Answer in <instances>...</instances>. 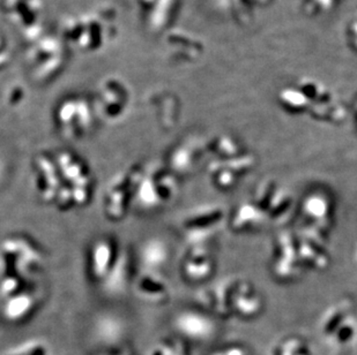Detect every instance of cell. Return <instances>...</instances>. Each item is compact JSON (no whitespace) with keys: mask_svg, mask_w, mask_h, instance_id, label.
<instances>
[{"mask_svg":"<svg viewBox=\"0 0 357 355\" xmlns=\"http://www.w3.org/2000/svg\"><path fill=\"white\" fill-rule=\"evenodd\" d=\"M115 246L110 239H101L95 242L89 254V270L95 279L102 278L112 269L115 261Z\"/></svg>","mask_w":357,"mask_h":355,"instance_id":"cell-11","label":"cell"},{"mask_svg":"<svg viewBox=\"0 0 357 355\" xmlns=\"http://www.w3.org/2000/svg\"><path fill=\"white\" fill-rule=\"evenodd\" d=\"M356 260H357V248H356Z\"/></svg>","mask_w":357,"mask_h":355,"instance_id":"cell-26","label":"cell"},{"mask_svg":"<svg viewBox=\"0 0 357 355\" xmlns=\"http://www.w3.org/2000/svg\"><path fill=\"white\" fill-rule=\"evenodd\" d=\"M12 59V49L5 37L0 36V71H3Z\"/></svg>","mask_w":357,"mask_h":355,"instance_id":"cell-23","label":"cell"},{"mask_svg":"<svg viewBox=\"0 0 357 355\" xmlns=\"http://www.w3.org/2000/svg\"><path fill=\"white\" fill-rule=\"evenodd\" d=\"M273 0H216L218 6L238 24H249Z\"/></svg>","mask_w":357,"mask_h":355,"instance_id":"cell-10","label":"cell"},{"mask_svg":"<svg viewBox=\"0 0 357 355\" xmlns=\"http://www.w3.org/2000/svg\"><path fill=\"white\" fill-rule=\"evenodd\" d=\"M24 98H26V91H24V87L21 84H14L8 89V93H7V103H8V105L17 106V105L22 103Z\"/></svg>","mask_w":357,"mask_h":355,"instance_id":"cell-22","label":"cell"},{"mask_svg":"<svg viewBox=\"0 0 357 355\" xmlns=\"http://www.w3.org/2000/svg\"><path fill=\"white\" fill-rule=\"evenodd\" d=\"M342 0H303L305 13L311 17H326L337 10Z\"/></svg>","mask_w":357,"mask_h":355,"instance_id":"cell-17","label":"cell"},{"mask_svg":"<svg viewBox=\"0 0 357 355\" xmlns=\"http://www.w3.org/2000/svg\"><path fill=\"white\" fill-rule=\"evenodd\" d=\"M167 285L165 283L159 282V279L156 278V281H153L149 276L142 277L139 281L138 288L139 292L142 293V297L149 300H165V295H162L160 292L156 291L154 288L165 287ZM167 299V298H165Z\"/></svg>","mask_w":357,"mask_h":355,"instance_id":"cell-19","label":"cell"},{"mask_svg":"<svg viewBox=\"0 0 357 355\" xmlns=\"http://www.w3.org/2000/svg\"><path fill=\"white\" fill-rule=\"evenodd\" d=\"M178 0H159L149 14L146 15L152 31H163L168 29L177 13Z\"/></svg>","mask_w":357,"mask_h":355,"instance_id":"cell-13","label":"cell"},{"mask_svg":"<svg viewBox=\"0 0 357 355\" xmlns=\"http://www.w3.org/2000/svg\"><path fill=\"white\" fill-rule=\"evenodd\" d=\"M353 112H354L355 121H356L357 126V100L355 101L354 107H353Z\"/></svg>","mask_w":357,"mask_h":355,"instance_id":"cell-25","label":"cell"},{"mask_svg":"<svg viewBox=\"0 0 357 355\" xmlns=\"http://www.w3.org/2000/svg\"><path fill=\"white\" fill-rule=\"evenodd\" d=\"M256 205L261 210L266 208L267 205L265 214H270L268 217L277 219L279 218L278 217L277 207L279 208L281 216L287 217V214L289 212L290 205H291V200L284 189L279 187L278 184H272L268 182V184L261 186L259 191H257Z\"/></svg>","mask_w":357,"mask_h":355,"instance_id":"cell-9","label":"cell"},{"mask_svg":"<svg viewBox=\"0 0 357 355\" xmlns=\"http://www.w3.org/2000/svg\"><path fill=\"white\" fill-rule=\"evenodd\" d=\"M346 40L351 51L357 54V13L348 21L347 28H346Z\"/></svg>","mask_w":357,"mask_h":355,"instance_id":"cell-21","label":"cell"},{"mask_svg":"<svg viewBox=\"0 0 357 355\" xmlns=\"http://www.w3.org/2000/svg\"><path fill=\"white\" fill-rule=\"evenodd\" d=\"M142 258L149 267H159L167 258V248L162 245V242H149L142 251Z\"/></svg>","mask_w":357,"mask_h":355,"instance_id":"cell-18","label":"cell"},{"mask_svg":"<svg viewBox=\"0 0 357 355\" xmlns=\"http://www.w3.org/2000/svg\"><path fill=\"white\" fill-rule=\"evenodd\" d=\"M228 298L233 301L235 309L243 314H251L260 309V295L249 283L241 282L230 290Z\"/></svg>","mask_w":357,"mask_h":355,"instance_id":"cell-12","label":"cell"},{"mask_svg":"<svg viewBox=\"0 0 357 355\" xmlns=\"http://www.w3.org/2000/svg\"><path fill=\"white\" fill-rule=\"evenodd\" d=\"M135 1L138 5L139 8L144 12V14L147 15L154 8L159 0H135Z\"/></svg>","mask_w":357,"mask_h":355,"instance_id":"cell-24","label":"cell"},{"mask_svg":"<svg viewBox=\"0 0 357 355\" xmlns=\"http://www.w3.org/2000/svg\"><path fill=\"white\" fill-rule=\"evenodd\" d=\"M184 271L193 281L207 277L213 271L212 258H209L207 251L202 248L192 251V254L186 260L185 265H183V272Z\"/></svg>","mask_w":357,"mask_h":355,"instance_id":"cell-15","label":"cell"},{"mask_svg":"<svg viewBox=\"0 0 357 355\" xmlns=\"http://www.w3.org/2000/svg\"><path fill=\"white\" fill-rule=\"evenodd\" d=\"M44 0H0V13L28 42L43 34Z\"/></svg>","mask_w":357,"mask_h":355,"instance_id":"cell-4","label":"cell"},{"mask_svg":"<svg viewBox=\"0 0 357 355\" xmlns=\"http://www.w3.org/2000/svg\"><path fill=\"white\" fill-rule=\"evenodd\" d=\"M208 147L221 159L237 157L242 155V145L230 135H218L209 141Z\"/></svg>","mask_w":357,"mask_h":355,"instance_id":"cell-16","label":"cell"},{"mask_svg":"<svg viewBox=\"0 0 357 355\" xmlns=\"http://www.w3.org/2000/svg\"><path fill=\"white\" fill-rule=\"evenodd\" d=\"M68 45L61 37L40 35L29 42L27 64L34 80L49 82L64 70L68 59Z\"/></svg>","mask_w":357,"mask_h":355,"instance_id":"cell-3","label":"cell"},{"mask_svg":"<svg viewBox=\"0 0 357 355\" xmlns=\"http://www.w3.org/2000/svg\"><path fill=\"white\" fill-rule=\"evenodd\" d=\"M31 297L29 295H19L17 300H13L10 302V309H7V315H10L12 319H20L19 316L31 309Z\"/></svg>","mask_w":357,"mask_h":355,"instance_id":"cell-20","label":"cell"},{"mask_svg":"<svg viewBox=\"0 0 357 355\" xmlns=\"http://www.w3.org/2000/svg\"><path fill=\"white\" fill-rule=\"evenodd\" d=\"M94 106L81 96H68L54 110L58 131L68 139L82 138L91 129Z\"/></svg>","mask_w":357,"mask_h":355,"instance_id":"cell-5","label":"cell"},{"mask_svg":"<svg viewBox=\"0 0 357 355\" xmlns=\"http://www.w3.org/2000/svg\"><path fill=\"white\" fill-rule=\"evenodd\" d=\"M165 50L169 56L181 63H195L205 54V44L196 34L184 29L167 31Z\"/></svg>","mask_w":357,"mask_h":355,"instance_id":"cell-7","label":"cell"},{"mask_svg":"<svg viewBox=\"0 0 357 355\" xmlns=\"http://www.w3.org/2000/svg\"><path fill=\"white\" fill-rule=\"evenodd\" d=\"M303 217L309 221L310 230L319 232L325 235L331 226L333 216V205L331 198L321 193H312L307 196L302 205Z\"/></svg>","mask_w":357,"mask_h":355,"instance_id":"cell-8","label":"cell"},{"mask_svg":"<svg viewBox=\"0 0 357 355\" xmlns=\"http://www.w3.org/2000/svg\"><path fill=\"white\" fill-rule=\"evenodd\" d=\"M117 35V13L112 7L70 15L61 27L64 43L84 54L101 51Z\"/></svg>","mask_w":357,"mask_h":355,"instance_id":"cell-2","label":"cell"},{"mask_svg":"<svg viewBox=\"0 0 357 355\" xmlns=\"http://www.w3.org/2000/svg\"><path fill=\"white\" fill-rule=\"evenodd\" d=\"M131 104V90L119 77H107L95 90L94 111L105 120L116 121L128 112Z\"/></svg>","mask_w":357,"mask_h":355,"instance_id":"cell-6","label":"cell"},{"mask_svg":"<svg viewBox=\"0 0 357 355\" xmlns=\"http://www.w3.org/2000/svg\"><path fill=\"white\" fill-rule=\"evenodd\" d=\"M265 218L266 216L258 205L246 203L238 205L236 212L234 214L231 224L237 231H251L255 228H259Z\"/></svg>","mask_w":357,"mask_h":355,"instance_id":"cell-14","label":"cell"},{"mask_svg":"<svg viewBox=\"0 0 357 355\" xmlns=\"http://www.w3.org/2000/svg\"><path fill=\"white\" fill-rule=\"evenodd\" d=\"M278 103L295 116H310L328 124H340L347 118V109L334 89L317 77H304L278 93Z\"/></svg>","mask_w":357,"mask_h":355,"instance_id":"cell-1","label":"cell"}]
</instances>
